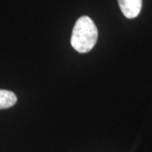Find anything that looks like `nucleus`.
<instances>
[{"label": "nucleus", "mask_w": 152, "mask_h": 152, "mask_svg": "<svg viewBox=\"0 0 152 152\" xmlns=\"http://www.w3.org/2000/svg\"><path fill=\"white\" fill-rule=\"evenodd\" d=\"M98 31L93 20L88 16L78 19L73 29L71 45L80 53L90 52L97 42Z\"/></svg>", "instance_id": "obj_1"}, {"label": "nucleus", "mask_w": 152, "mask_h": 152, "mask_svg": "<svg viewBox=\"0 0 152 152\" xmlns=\"http://www.w3.org/2000/svg\"><path fill=\"white\" fill-rule=\"evenodd\" d=\"M122 13L128 19H134L140 15L142 0H118Z\"/></svg>", "instance_id": "obj_2"}, {"label": "nucleus", "mask_w": 152, "mask_h": 152, "mask_svg": "<svg viewBox=\"0 0 152 152\" xmlns=\"http://www.w3.org/2000/svg\"><path fill=\"white\" fill-rule=\"evenodd\" d=\"M17 102L15 94L10 91L0 90V109L10 108Z\"/></svg>", "instance_id": "obj_3"}]
</instances>
